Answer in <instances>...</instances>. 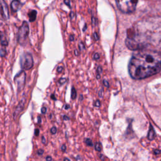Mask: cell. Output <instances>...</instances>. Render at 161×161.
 <instances>
[{"instance_id": "30bf717a", "label": "cell", "mask_w": 161, "mask_h": 161, "mask_svg": "<svg viewBox=\"0 0 161 161\" xmlns=\"http://www.w3.org/2000/svg\"><path fill=\"white\" fill-rule=\"evenodd\" d=\"M155 137V132L153 129V127L150 125V129L149 133H148V139L150 140V141H152Z\"/></svg>"}, {"instance_id": "ab89813d", "label": "cell", "mask_w": 161, "mask_h": 161, "mask_svg": "<svg viewBox=\"0 0 161 161\" xmlns=\"http://www.w3.org/2000/svg\"><path fill=\"white\" fill-rule=\"evenodd\" d=\"M74 54H75V55H76V56H78V50H75V51H74Z\"/></svg>"}, {"instance_id": "d590c367", "label": "cell", "mask_w": 161, "mask_h": 161, "mask_svg": "<svg viewBox=\"0 0 161 161\" xmlns=\"http://www.w3.org/2000/svg\"><path fill=\"white\" fill-rule=\"evenodd\" d=\"M69 39H70L71 41H74V36H73V35H71L70 37H69Z\"/></svg>"}, {"instance_id": "8992f818", "label": "cell", "mask_w": 161, "mask_h": 161, "mask_svg": "<svg viewBox=\"0 0 161 161\" xmlns=\"http://www.w3.org/2000/svg\"><path fill=\"white\" fill-rule=\"evenodd\" d=\"M0 13L5 20L9 19V10L7 4L3 0H0Z\"/></svg>"}, {"instance_id": "f35d334b", "label": "cell", "mask_w": 161, "mask_h": 161, "mask_svg": "<svg viewBox=\"0 0 161 161\" xmlns=\"http://www.w3.org/2000/svg\"><path fill=\"white\" fill-rule=\"evenodd\" d=\"M65 106H66V107H65V109H69V108H70V106L68 105H65Z\"/></svg>"}, {"instance_id": "5b68a950", "label": "cell", "mask_w": 161, "mask_h": 161, "mask_svg": "<svg viewBox=\"0 0 161 161\" xmlns=\"http://www.w3.org/2000/svg\"><path fill=\"white\" fill-rule=\"evenodd\" d=\"M25 78H26V74H25L23 71H20L15 77V82L16 84V85H17V88L19 91H20L24 88Z\"/></svg>"}, {"instance_id": "b9f144b4", "label": "cell", "mask_w": 161, "mask_h": 161, "mask_svg": "<svg viewBox=\"0 0 161 161\" xmlns=\"http://www.w3.org/2000/svg\"><path fill=\"white\" fill-rule=\"evenodd\" d=\"M64 161H71L69 159H67V158H65L64 160Z\"/></svg>"}, {"instance_id": "52a82bcc", "label": "cell", "mask_w": 161, "mask_h": 161, "mask_svg": "<svg viewBox=\"0 0 161 161\" xmlns=\"http://www.w3.org/2000/svg\"><path fill=\"white\" fill-rule=\"evenodd\" d=\"M22 4L19 1H13L11 3V8L13 12L18 11L22 8Z\"/></svg>"}, {"instance_id": "83f0119b", "label": "cell", "mask_w": 161, "mask_h": 161, "mask_svg": "<svg viewBox=\"0 0 161 161\" xmlns=\"http://www.w3.org/2000/svg\"><path fill=\"white\" fill-rule=\"evenodd\" d=\"M154 154H155V155H159V154H160V150H158V149H156V150H154Z\"/></svg>"}, {"instance_id": "ac0fdd59", "label": "cell", "mask_w": 161, "mask_h": 161, "mask_svg": "<svg viewBox=\"0 0 161 161\" xmlns=\"http://www.w3.org/2000/svg\"><path fill=\"white\" fill-rule=\"evenodd\" d=\"M97 73H98L97 74H99V75H100V74L102 73V68H101V66L98 67V69H97Z\"/></svg>"}, {"instance_id": "ba28073f", "label": "cell", "mask_w": 161, "mask_h": 161, "mask_svg": "<svg viewBox=\"0 0 161 161\" xmlns=\"http://www.w3.org/2000/svg\"><path fill=\"white\" fill-rule=\"evenodd\" d=\"M24 102L25 101H22L20 103V104L18 105V106L17 107V108H16V110H15V114H14V117L15 118H16V117H17L19 113L22 111L23 110V107H24Z\"/></svg>"}, {"instance_id": "cb8c5ba5", "label": "cell", "mask_w": 161, "mask_h": 161, "mask_svg": "<svg viewBox=\"0 0 161 161\" xmlns=\"http://www.w3.org/2000/svg\"><path fill=\"white\" fill-rule=\"evenodd\" d=\"M64 3L66 4V5L68 6L69 8L71 7V1H64Z\"/></svg>"}, {"instance_id": "f1b7e54d", "label": "cell", "mask_w": 161, "mask_h": 161, "mask_svg": "<svg viewBox=\"0 0 161 161\" xmlns=\"http://www.w3.org/2000/svg\"><path fill=\"white\" fill-rule=\"evenodd\" d=\"M45 159H46V160H47V161H52V158L51 157H50V156H47V157H46Z\"/></svg>"}, {"instance_id": "836d02e7", "label": "cell", "mask_w": 161, "mask_h": 161, "mask_svg": "<svg viewBox=\"0 0 161 161\" xmlns=\"http://www.w3.org/2000/svg\"><path fill=\"white\" fill-rule=\"evenodd\" d=\"M92 23H93V24L94 25H96V20H95V18L94 17L92 18Z\"/></svg>"}, {"instance_id": "7402d4cb", "label": "cell", "mask_w": 161, "mask_h": 161, "mask_svg": "<svg viewBox=\"0 0 161 161\" xmlns=\"http://www.w3.org/2000/svg\"><path fill=\"white\" fill-rule=\"evenodd\" d=\"M95 106L97 107H100L101 106V103L99 100H97L95 103Z\"/></svg>"}, {"instance_id": "d6986e66", "label": "cell", "mask_w": 161, "mask_h": 161, "mask_svg": "<svg viewBox=\"0 0 161 161\" xmlns=\"http://www.w3.org/2000/svg\"><path fill=\"white\" fill-rule=\"evenodd\" d=\"M84 49H85V46L84 45V44L82 43V42H80V43H79V49H80V50H82Z\"/></svg>"}, {"instance_id": "277c9868", "label": "cell", "mask_w": 161, "mask_h": 161, "mask_svg": "<svg viewBox=\"0 0 161 161\" xmlns=\"http://www.w3.org/2000/svg\"><path fill=\"white\" fill-rule=\"evenodd\" d=\"M33 61L32 55L25 53L20 57V66L23 70H29L32 68Z\"/></svg>"}, {"instance_id": "484cf974", "label": "cell", "mask_w": 161, "mask_h": 161, "mask_svg": "<svg viewBox=\"0 0 161 161\" xmlns=\"http://www.w3.org/2000/svg\"><path fill=\"white\" fill-rule=\"evenodd\" d=\"M103 84H104V85L105 86H107V87H109V83H108V82L107 81V80H103Z\"/></svg>"}, {"instance_id": "4fadbf2b", "label": "cell", "mask_w": 161, "mask_h": 161, "mask_svg": "<svg viewBox=\"0 0 161 161\" xmlns=\"http://www.w3.org/2000/svg\"><path fill=\"white\" fill-rule=\"evenodd\" d=\"M95 150L98 152H101V145L100 142H96L95 143Z\"/></svg>"}, {"instance_id": "6da1fadb", "label": "cell", "mask_w": 161, "mask_h": 161, "mask_svg": "<svg viewBox=\"0 0 161 161\" xmlns=\"http://www.w3.org/2000/svg\"><path fill=\"white\" fill-rule=\"evenodd\" d=\"M160 67L159 52L154 50H142L134 54L131 58L128 70L131 78L140 80L158 74Z\"/></svg>"}, {"instance_id": "e0dca14e", "label": "cell", "mask_w": 161, "mask_h": 161, "mask_svg": "<svg viewBox=\"0 0 161 161\" xmlns=\"http://www.w3.org/2000/svg\"><path fill=\"white\" fill-rule=\"evenodd\" d=\"M93 58H94L95 60H98V59H100V54L98 53H96L94 55V57H93Z\"/></svg>"}, {"instance_id": "9a60e30c", "label": "cell", "mask_w": 161, "mask_h": 161, "mask_svg": "<svg viewBox=\"0 0 161 161\" xmlns=\"http://www.w3.org/2000/svg\"><path fill=\"white\" fill-rule=\"evenodd\" d=\"M6 54V51L5 49H2L0 50V56L1 57H4Z\"/></svg>"}, {"instance_id": "ffe728a7", "label": "cell", "mask_w": 161, "mask_h": 161, "mask_svg": "<svg viewBox=\"0 0 161 161\" xmlns=\"http://www.w3.org/2000/svg\"><path fill=\"white\" fill-rule=\"evenodd\" d=\"M94 37H95V39L96 40H98L100 39V37L98 35V33H97L96 32L94 33Z\"/></svg>"}, {"instance_id": "7bdbcfd3", "label": "cell", "mask_w": 161, "mask_h": 161, "mask_svg": "<svg viewBox=\"0 0 161 161\" xmlns=\"http://www.w3.org/2000/svg\"><path fill=\"white\" fill-rule=\"evenodd\" d=\"M52 98L53 100H56V98H54V95H52Z\"/></svg>"}, {"instance_id": "8fae6325", "label": "cell", "mask_w": 161, "mask_h": 161, "mask_svg": "<svg viewBox=\"0 0 161 161\" xmlns=\"http://www.w3.org/2000/svg\"><path fill=\"white\" fill-rule=\"evenodd\" d=\"M76 95H77V93H76V91L74 87L72 88V91H71V98L72 100H75L76 98Z\"/></svg>"}, {"instance_id": "3957f363", "label": "cell", "mask_w": 161, "mask_h": 161, "mask_svg": "<svg viewBox=\"0 0 161 161\" xmlns=\"http://www.w3.org/2000/svg\"><path fill=\"white\" fill-rule=\"evenodd\" d=\"M29 33V27L27 22H23L19 28L18 33V42L21 45H23L26 42Z\"/></svg>"}, {"instance_id": "7c38bea8", "label": "cell", "mask_w": 161, "mask_h": 161, "mask_svg": "<svg viewBox=\"0 0 161 161\" xmlns=\"http://www.w3.org/2000/svg\"><path fill=\"white\" fill-rule=\"evenodd\" d=\"M0 37H1V43L3 45H5V46H6L8 45V42L6 41V39L5 37H4V36L2 35H0Z\"/></svg>"}, {"instance_id": "4316f807", "label": "cell", "mask_w": 161, "mask_h": 161, "mask_svg": "<svg viewBox=\"0 0 161 161\" xmlns=\"http://www.w3.org/2000/svg\"><path fill=\"white\" fill-rule=\"evenodd\" d=\"M62 70H63V67L62 66L58 67V68H57V72H58V73H61Z\"/></svg>"}, {"instance_id": "d4e9b609", "label": "cell", "mask_w": 161, "mask_h": 161, "mask_svg": "<svg viewBox=\"0 0 161 161\" xmlns=\"http://www.w3.org/2000/svg\"><path fill=\"white\" fill-rule=\"evenodd\" d=\"M41 112H42V113H43V114L46 113V112H47V109H46V108H45V107L42 108V109H41Z\"/></svg>"}, {"instance_id": "8d00e7d4", "label": "cell", "mask_w": 161, "mask_h": 161, "mask_svg": "<svg viewBox=\"0 0 161 161\" xmlns=\"http://www.w3.org/2000/svg\"><path fill=\"white\" fill-rule=\"evenodd\" d=\"M38 123H39V124L41 123V118H40V117H38Z\"/></svg>"}, {"instance_id": "1f68e13d", "label": "cell", "mask_w": 161, "mask_h": 161, "mask_svg": "<svg viewBox=\"0 0 161 161\" xmlns=\"http://www.w3.org/2000/svg\"><path fill=\"white\" fill-rule=\"evenodd\" d=\"M103 89H101V91H100V93H99L100 97H102L103 96Z\"/></svg>"}, {"instance_id": "9c48e42d", "label": "cell", "mask_w": 161, "mask_h": 161, "mask_svg": "<svg viewBox=\"0 0 161 161\" xmlns=\"http://www.w3.org/2000/svg\"><path fill=\"white\" fill-rule=\"evenodd\" d=\"M37 11L36 10H32L28 13V17L30 22H33L35 21L37 17Z\"/></svg>"}, {"instance_id": "5bb4252c", "label": "cell", "mask_w": 161, "mask_h": 161, "mask_svg": "<svg viewBox=\"0 0 161 161\" xmlns=\"http://www.w3.org/2000/svg\"><path fill=\"white\" fill-rule=\"evenodd\" d=\"M84 142L86 143V145L88 146H93V142L90 138H86L84 140Z\"/></svg>"}, {"instance_id": "44dd1931", "label": "cell", "mask_w": 161, "mask_h": 161, "mask_svg": "<svg viewBox=\"0 0 161 161\" xmlns=\"http://www.w3.org/2000/svg\"><path fill=\"white\" fill-rule=\"evenodd\" d=\"M66 82V78H61L60 80H59V83H60L61 84L65 83Z\"/></svg>"}, {"instance_id": "2e32d148", "label": "cell", "mask_w": 161, "mask_h": 161, "mask_svg": "<svg viewBox=\"0 0 161 161\" xmlns=\"http://www.w3.org/2000/svg\"><path fill=\"white\" fill-rule=\"evenodd\" d=\"M50 132H51L52 134H56V132H57V129L56 127H52V128L51 129V130H50Z\"/></svg>"}, {"instance_id": "d6a6232c", "label": "cell", "mask_w": 161, "mask_h": 161, "mask_svg": "<svg viewBox=\"0 0 161 161\" xmlns=\"http://www.w3.org/2000/svg\"><path fill=\"white\" fill-rule=\"evenodd\" d=\"M42 143H43L44 144H45L46 143V140H45V137L44 136L42 137Z\"/></svg>"}, {"instance_id": "603a6c76", "label": "cell", "mask_w": 161, "mask_h": 161, "mask_svg": "<svg viewBox=\"0 0 161 161\" xmlns=\"http://www.w3.org/2000/svg\"><path fill=\"white\" fill-rule=\"evenodd\" d=\"M44 152V150H42V149H40V150H38V154H39V155H43Z\"/></svg>"}, {"instance_id": "60d3db41", "label": "cell", "mask_w": 161, "mask_h": 161, "mask_svg": "<svg viewBox=\"0 0 161 161\" xmlns=\"http://www.w3.org/2000/svg\"><path fill=\"white\" fill-rule=\"evenodd\" d=\"M86 28H87V25H86V24H85V25H84V28H83V31H84V32L85 31V28L86 29Z\"/></svg>"}, {"instance_id": "e575fe53", "label": "cell", "mask_w": 161, "mask_h": 161, "mask_svg": "<svg viewBox=\"0 0 161 161\" xmlns=\"http://www.w3.org/2000/svg\"><path fill=\"white\" fill-rule=\"evenodd\" d=\"M74 12L73 11H71V13H70V17L71 18H73L74 17Z\"/></svg>"}, {"instance_id": "f546056e", "label": "cell", "mask_w": 161, "mask_h": 161, "mask_svg": "<svg viewBox=\"0 0 161 161\" xmlns=\"http://www.w3.org/2000/svg\"><path fill=\"white\" fill-rule=\"evenodd\" d=\"M61 150L63 151V152H65L66 150V146L65 145H62L61 147Z\"/></svg>"}, {"instance_id": "4dcf8cb0", "label": "cell", "mask_w": 161, "mask_h": 161, "mask_svg": "<svg viewBox=\"0 0 161 161\" xmlns=\"http://www.w3.org/2000/svg\"><path fill=\"white\" fill-rule=\"evenodd\" d=\"M39 129H36L35 130V135H36V136H38V135H39Z\"/></svg>"}, {"instance_id": "7a4b0ae2", "label": "cell", "mask_w": 161, "mask_h": 161, "mask_svg": "<svg viewBox=\"0 0 161 161\" xmlns=\"http://www.w3.org/2000/svg\"><path fill=\"white\" fill-rule=\"evenodd\" d=\"M117 7L119 10L124 13H130L135 11L138 3L137 0H133V1H116Z\"/></svg>"}, {"instance_id": "74e56055", "label": "cell", "mask_w": 161, "mask_h": 161, "mask_svg": "<svg viewBox=\"0 0 161 161\" xmlns=\"http://www.w3.org/2000/svg\"><path fill=\"white\" fill-rule=\"evenodd\" d=\"M63 118H64V120H69V118L67 117V116H64Z\"/></svg>"}]
</instances>
